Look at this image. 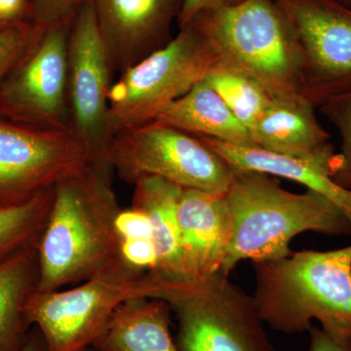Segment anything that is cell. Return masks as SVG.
<instances>
[{"label":"cell","mask_w":351,"mask_h":351,"mask_svg":"<svg viewBox=\"0 0 351 351\" xmlns=\"http://www.w3.org/2000/svg\"><path fill=\"white\" fill-rule=\"evenodd\" d=\"M88 0H29V21L38 27L71 23Z\"/></svg>","instance_id":"obj_25"},{"label":"cell","mask_w":351,"mask_h":351,"mask_svg":"<svg viewBox=\"0 0 351 351\" xmlns=\"http://www.w3.org/2000/svg\"><path fill=\"white\" fill-rule=\"evenodd\" d=\"M171 307L136 298L117 307L93 345L103 351H180L170 331Z\"/></svg>","instance_id":"obj_17"},{"label":"cell","mask_w":351,"mask_h":351,"mask_svg":"<svg viewBox=\"0 0 351 351\" xmlns=\"http://www.w3.org/2000/svg\"><path fill=\"white\" fill-rule=\"evenodd\" d=\"M29 21V0H0V29Z\"/></svg>","instance_id":"obj_29"},{"label":"cell","mask_w":351,"mask_h":351,"mask_svg":"<svg viewBox=\"0 0 351 351\" xmlns=\"http://www.w3.org/2000/svg\"><path fill=\"white\" fill-rule=\"evenodd\" d=\"M319 108L341 136L338 165L332 179L341 188L351 191V89L332 97Z\"/></svg>","instance_id":"obj_23"},{"label":"cell","mask_w":351,"mask_h":351,"mask_svg":"<svg viewBox=\"0 0 351 351\" xmlns=\"http://www.w3.org/2000/svg\"><path fill=\"white\" fill-rule=\"evenodd\" d=\"M177 214L186 278L201 281L219 274L232 237L225 195L182 189Z\"/></svg>","instance_id":"obj_14"},{"label":"cell","mask_w":351,"mask_h":351,"mask_svg":"<svg viewBox=\"0 0 351 351\" xmlns=\"http://www.w3.org/2000/svg\"><path fill=\"white\" fill-rule=\"evenodd\" d=\"M90 2L113 75H120L170 43L184 0Z\"/></svg>","instance_id":"obj_13"},{"label":"cell","mask_w":351,"mask_h":351,"mask_svg":"<svg viewBox=\"0 0 351 351\" xmlns=\"http://www.w3.org/2000/svg\"><path fill=\"white\" fill-rule=\"evenodd\" d=\"M71 23L43 27L31 49L7 76L0 88V119L46 130H71L68 105Z\"/></svg>","instance_id":"obj_10"},{"label":"cell","mask_w":351,"mask_h":351,"mask_svg":"<svg viewBox=\"0 0 351 351\" xmlns=\"http://www.w3.org/2000/svg\"><path fill=\"white\" fill-rule=\"evenodd\" d=\"M204 80L249 131L272 101L270 95L255 80L221 61L210 69Z\"/></svg>","instance_id":"obj_22"},{"label":"cell","mask_w":351,"mask_h":351,"mask_svg":"<svg viewBox=\"0 0 351 351\" xmlns=\"http://www.w3.org/2000/svg\"><path fill=\"white\" fill-rule=\"evenodd\" d=\"M112 175V170L87 165L55 184L52 207L36 245V292L62 290L128 265L115 230L121 208Z\"/></svg>","instance_id":"obj_1"},{"label":"cell","mask_w":351,"mask_h":351,"mask_svg":"<svg viewBox=\"0 0 351 351\" xmlns=\"http://www.w3.org/2000/svg\"><path fill=\"white\" fill-rule=\"evenodd\" d=\"M306 60L304 97L315 108L351 89V7L339 0H274Z\"/></svg>","instance_id":"obj_12"},{"label":"cell","mask_w":351,"mask_h":351,"mask_svg":"<svg viewBox=\"0 0 351 351\" xmlns=\"http://www.w3.org/2000/svg\"><path fill=\"white\" fill-rule=\"evenodd\" d=\"M1 29H2V27H1Z\"/></svg>","instance_id":"obj_34"},{"label":"cell","mask_w":351,"mask_h":351,"mask_svg":"<svg viewBox=\"0 0 351 351\" xmlns=\"http://www.w3.org/2000/svg\"><path fill=\"white\" fill-rule=\"evenodd\" d=\"M256 306L276 331H308L317 320L330 338L351 350V244L329 251L292 252L254 263Z\"/></svg>","instance_id":"obj_3"},{"label":"cell","mask_w":351,"mask_h":351,"mask_svg":"<svg viewBox=\"0 0 351 351\" xmlns=\"http://www.w3.org/2000/svg\"><path fill=\"white\" fill-rule=\"evenodd\" d=\"M43 29L32 22L0 29V88L16 64L31 49Z\"/></svg>","instance_id":"obj_24"},{"label":"cell","mask_w":351,"mask_h":351,"mask_svg":"<svg viewBox=\"0 0 351 351\" xmlns=\"http://www.w3.org/2000/svg\"><path fill=\"white\" fill-rule=\"evenodd\" d=\"M315 108L302 96L272 99L250 130L254 147L309 161L329 170L332 177L338 154Z\"/></svg>","instance_id":"obj_15"},{"label":"cell","mask_w":351,"mask_h":351,"mask_svg":"<svg viewBox=\"0 0 351 351\" xmlns=\"http://www.w3.org/2000/svg\"><path fill=\"white\" fill-rule=\"evenodd\" d=\"M54 186L16 202L0 203V262L38 245L52 207Z\"/></svg>","instance_id":"obj_21"},{"label":"cell","mask_w":351,"mask_h":351,"mask_svg":"<svg viewBox=\"0 0 351 351\" xmlns=\"http://www.w3.org/2000/svg\"><path fill=\"white\" fill-rule=\"evenodd\" d=\"M38 280L36 245L0 262V351H22L31 327L25 307Z\"/></svg>","instance_id":"obj_20"},{"label":"cell","mask_w":351,"mask_h":351,"mask_svg":"<svg viewBox=\"0 0 351 351\" xmlns=\"http://www.w3.org/2000/svg\"><path fill=\"white\" fill-rule=\"evenodd\" d=\"M307 332L311 336L309 351H351L350 348L336 343L319 327L311 325Z\"/></svg>","instance_id":"obj_30"},{"label":"cell","mask_w":351,"mask_h":351,"mask_svg":"<svg viewBox=\"0 0 351 351\" xmlns=\"http://www.w3.org/2000/svg\"><path fill=\"white\" fill-rule=\"evenodd\" d=\"M107 161L129 184L158 177L182 189L218 195H225L235 173L232 164L199 138L157 120L117 132Z\"/></svg>","instance_id":"obj_7"},{"label":"cell","mask_w":351,"mask_h":351,"mask_svg":"<svg viewBox=\"0 0 351 351\" xmlns=\"http://www.w3.org/2000/svg\"><path fill=\"white\" fill-rule=\"evenodd\" d=\"M71 130H46L0 119V203L25 199L89 165Z\"/></svg>","instance_id":"obj_11"},{"label":"cell","mask_w":351,"mask_h":351,"mask_svg":"<svg viewBox=\"0 0 351 351\" xmlns=\"http://www.w3.org/2000/svg\"><path fill=\"white\" fill-rule=\"evenodd\" d=\"M243 0H184L177 24L180 29L186 27L201 14L235 5Z\"/></svg>","instance_id":"obj_28"},{"label":"cell","mask_w":351,"mask_h":351,"mask_svg":"<svg viewBox=\"0 0 351 351\" xmlns=\"http://www.w3.org/2000/svg\"><path fill=\"white\" fill-rule=\"evenodd\" d=\"M115 230L120 240L152 239V228L149 217L136 208L120 210L115 219Z\"/></svg>","instance_id":"obj_27"},{"label":"cell","mask_w":351,"mask_h":351,"mask_svg":"<svg viewBox=\"0 0 351 351\" xmlns=\"http://www.w3.org/2000/svg\"><path fill=\"white\" fill-rule=\"evenodd\" d=\"M120 254L124 262L134 269L142 271H154L156 269L158 257L154 240H122Z\"/></svg>","instance_id":"obj_26"},{"label":"cell","mask_w":351,"mask_h":351,"mask_svg":"<svg viewBox=\"0 0 351 351\" xmlns=\"http://www.w3.org/2000/svg\"><path fill=\"white\" fill-rule=\"evenodd\" d=\"M113 75L93 7L88 0L69 27V129L86 149L89 165L108 170H112L107 157L113 138L108 93Z\"/></svg>","instance_id":"obj_9"},{"label":"cell","mask_w":351,"mask_h":351,"mask_svg":"<svg viewBox=\"0 0 351 351\" xmlns=\"http://www.w3.org/2000/svg\"><path fill=\"white\" fill-rule=\"evenodd\" d=\"M232 223V237L221 272L237 263L287 257L291 240L302 232L351 237V221L326 196L306 189L302 193L281 188L272 176L235 169L225 193Z\"/></svg>","instance_id":"obj_2"},{"label":"cell","mask_w":351,"mask_h":351,"mask_svg":"<svg viewBox=\"0 0 351 351\" xmlns=\"http://www.w3.org/2000/svg\"><path fill=\"white\" fill-rule=\"evenodd\" d=\"M132 207L144 212L152 228L156 269L168 278L188 280L182 267L181 232L177 208L182 189L158 177H145L134 184Z\"/></svg>","instance_id":"obj_18"},{"label":"cell","mask_w":351,"mask_h":351,"mask_svg":"<svg viewBox=\"0 0 351 351\" xmlns=\"http://www.w3.org/2000/svg\"><path fill=\"white\" fill-rule=\"evenodd\" d=\"M219 61L210 41L193 24L170 43L120 73L108 93L113 136L154 121L173 101L204 80Z\"/></svg>","instance_id":"obj_6"},{"label":"cell","mask_w":351,"mask_h":351,"mask_svg":"<svg viewBox=\"0 0 351 351\" xmlns=\"http://www.w3.org/2000/svg\"><path fill=\"white\" fill-rule=\"evenodd\" d=\"M172 280L124 265L73 288L34 292L25 318L40 331L48 350L82 351L93 345L120 304L136 298L164 301Z\"/></svg>","instance_id":"obj_5"},{"label":"cell","mask_w":351,"mask_h":351,"mask_svg":"<svg viewBox=\"0 0 351 351\" xmlns=\"http://www.w3.org/2000/svg\"><path fill=\"white\" fill-rule=\"evenodd\" d=\"M167 302L180 351H274L254 297L223 272L180 281Z\"/></svg>","instance_id":"obj_8"},{"label":"cell","mask_w":351,"mask_h":351,"mask_svg":"<svg viewBox=\"0 0 351 351\" xmlns=\"http://www.w3.org/2000/svg\"><path fill=\"white\" fill-rule=\"evenodd\" d=\"M339 1L343 2L346 5L351 7V0H339Z\"/></svg>","instance_id":"obj_33"},{"label":"cell","mask_w":351,"mask_h":351,"mask_svg":"<svg viewBox=\"0 0 351 351\" xmlns=\"http://www.w3.org/2000/svg\"><path fill=\"white\" fill-rule=\"evenodd\" d=\"M195 137L223 156L235 169L256 171L272 177L283 178L326 196L343 210L351 221V191L339 186L329 170L309 161L258 147L226 144L204 136Z\"/></svg>","instance_id":"obj_16"},{"label":"cell","mask_w":351,"mask_h":351,"mask_svg":"<svg viewBox=\"0 0 351 351\" xmlns=\"http://www.w3.org/2000/svg\"><path fill=\"white\" fill-rule=\"evenodd\" d=\"M156 120L191 135L240 147H254L250 131L204 80L173 101Z\"/></svg>","instance_id":"obj_19"},{"label":"cell","mask_w":351,"mask_h":351,"mask_svg":"<svg viewBox=\"0 0 351 351\" xmlns=\"http://www.w3.org/2000/svg\"><path fill=\"white\" fill-rule=\"evenodd\" d=\"M191 24L210 41L219 61L250 76L272 99L304 97L302 45L274 0H243L201 14Z\"/></svg>","instance_id":"obj_4"},{"label":"cell","mask_w":351,"mask_h":351,"mask_svg":"<svg viewBox=\"0 0 351 351\" xmlns=\"http://www.w3.org/2000/svg\"><path fill=\"white\" fill-rule=\"evenodd\" d=\"M82 351H103V350H99V348H97L96 346H88V348H84V350H82Z\"/></svg>","instance_id":"obj_32"},{"label":"cell","mask_w":351,"mask_h":351,"mask_svg":"<svg viewBox=\"0 0 351 351\" xmlns=\"http://www.w3.org/2000/svg\"><path fill=\"white\" fill-rule=\"evenodd\" d=\"M22 351H49L43 335L36 326H32L29 330Z\"/></svg>","instance_id":"obj_31"}]
</instances>
